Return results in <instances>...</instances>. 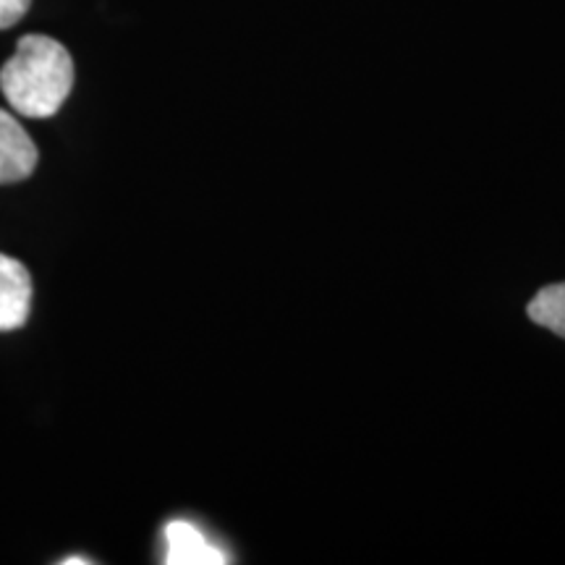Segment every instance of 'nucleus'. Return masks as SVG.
I'll return each mask as SVG.
<instances>
[{"label": "nucleus", "instance_id": "f257e3e1", "mask_svg": "<svg viewBox=\"0 0 565 565\" xmlns=\"http://www.w3.org/2000/svg\"><path fill=\"white\" fill-rule=\"evenodd\" d=\"M74 87V61L58 40L26 34L0 68V89L19 116L51 118Z\"/></svg>", "mask_w": 565, "mask_h": 565}, {"label": "nucleus", "instance_id": "f03ea898", "mask_svg": "<svg viewBox=\"0 0 565 565\" xmlns=\"http://www.w3.org/2000/svg\"><path fill=\"white\" fill-rule=\"evenodd\" d=\"M38 147L9 110H0V183L30 179L38 168Z\"/></svg>", "mask_w": 565, "mask_h": 565}, {"label": "nucleus", "instance_id": "7ed1b4c3", "mask_svg": "<svg viewBox=\"0 0 565 565\" xmlns=\"http://www.w3.org/2000/svg\"><path fill=\"white\" fill-rule=\"evenodd\" d=\"M32 307V278L19 259L0 254V330H17Z\"/></svg>", "mask_w": 565, "mask_h": 565}, {"label": "nucleus", "instance_id": "20e7f679", "mask_svg": "<svg viewBox=\"0 0 565 565\" xmlns=\"http://www.w3.org/2000/svg\"><path fill=\"white\" fill-rule=\"evenodd\" d=\"M166 563L168 565H221L228 557L212 545L200 526L192 521H171L166 526Z\"/></svg>", "mask_w": 565, "mask_h": 565}, {"label": "nucleus", "instance_id": "39448f33", "mask_svg": "<svg viewBox=\"0 0 565 565\" xmlns=\"http://www.w3.org/2000/svg\"><path fill=\"white\" fill-rule=\"evenodd\" d=\"M526 315L534 324L553 330L555 335L565 338V282H553V286L542 288V291L529 301Z\"/></svg>", "mask_w": 565, "mask_h": 565}, {"label": "nucleus", "instance_id": "423d86ee", "mask_svg": "<svg viewBox=\"0 0 565 565\" xmlns=\"http://www.w3.org/2000/svg\"><path fill=\"white\" fill-rule=\"evenodd\" d=\"M32 0H0V30H11L30 11Z\"/></svg>", "mask_w": 565, "mask_h": 565}, {"label": "nucleus", "instance_id": "0eeeda50", "mask_svg": "<svg viewBox=\"0 0 565 565\" xmlns=\"http://www.w3.org/2000/svg\"><path fill=\"white\" fill-rule=\"evenodd\" d=\"M92 561H87V557H66L63 561V565H89Z\"/></svg>", "mask_w": 565, "mask_h": 565}]
</instances>
